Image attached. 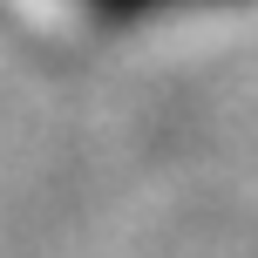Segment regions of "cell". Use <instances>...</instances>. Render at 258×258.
Returning <instances> with one entry per match:
<instances>
[]
</instances>
